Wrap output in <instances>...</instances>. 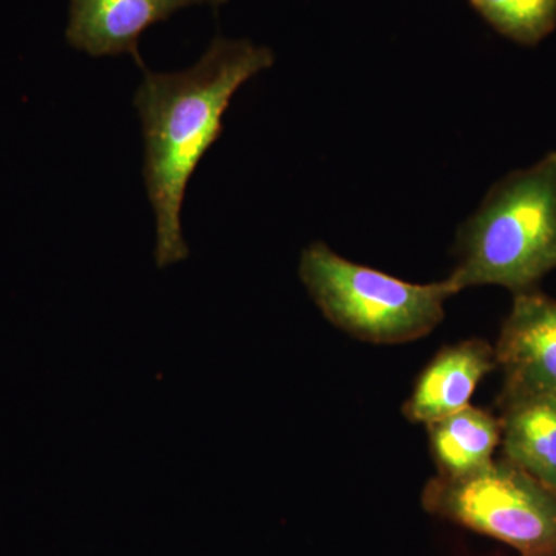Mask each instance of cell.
Listing matches in <instances>:
<instances>
[{
  "label": "cell",
  "instance_id": "obj_1",
  "mask_svg": "<svg viewBox=\"0 0 556 556\" xmlns=\"http://www.w3.org/2000/svg\"><path fill=\"white\" fill-rule=\"evenodd\" d=\"M268 47L217 36L195 65L182 72L142 70L134 104L144 137V182L156 223L160 269L185 262L189 247L181 229L186 190L197 167L225 131L223 116L233 94L273 67Z\"/></svg>",
  "mask_w": 556,
  "mask_h": 556
},
{
  "label": "cell",
  "instance_id": "obj_8",
  "mask_svg": "<svg viewBox=\"0 0 556 556\" xmlns=\"http://www.w3.org/2000/svg\"><path fill=\"white\" fill-rule=\"evenodd\" d=\"M503 459L556 492V397L497 401Z\"/></svg>",
  "mask_w": 556,
  "mask_h": 556
},
{
  "label": "cell",
  "instance_id": "obj_2",
  "mask_svg": "<svg viewBox=\"0 0 556 556\" xmlns=\"http://www.w3.org/2000/svg\"><path fill=\"white\" fill-rule=\"evenodd\" d=\"M457 292L495 285L514 295L538 291L556 269V152L492 186L457 230Z\"/></svg>",
  "mask_w": 556,
  "mask_h": 556
},
{
  "label": "cell",
  "instance_id": "obj_5",
  "mask_svg": "<svg viewBox=\"0 0 556 556\" xmlns=\"http://www.w3.org/2000/svg\"><path fill=\"white\" fill-rule=\"evenodd\" d=\"M514 298L495 346L504 375L497 401L556 397V300L540 291Z\"/></svg>",
  "mask_w": 556,
  "mask_h": 556
},
{
  "label": "cell",
  "instance_id": "obj_9",
  "mask_svg": "<svg viewBox=\"0 0 556 556\" xmlns=\"http://www.w3.org/2000/svg\"><path fill=\"white\" fill-rule=\"evenodd\" d=\"M438 477H473L495 463L501 444V420L484 408L468 407L427 424Z\"/></svg>",
  "mask_w": 556,
  "mask_h": 556
},
{
  "label": "cell",
  "instance_id": "obj_10",
  "mask_svg": "<svg viewBox=\"0 0 556 556\" xmlns=\"http://www.w3.org/2000/svg\"><path fill=\"white\" fill-rule=\"evenodd\" d=\"M500 35L536 46L556 27V0H468Z\"/></svg>",
  "mask_w": 556,
  "mask_h": 556
},
{
  "label": "cell",
  "instance_id": "obj_4",
  "mask_svg": "<svg viewBox=\"0 0 556 556\" xmlns=\"http://www.w3.org/2000/svg\"><path fill=\"white\" fill-rule=\"evenodd\" d=\"M434 517L517 548L521 556H556V492L506 459L473 477H437L420 497Z\"/></svg>",
  "mask_w": 556,
  "mask_h": 556
},
{
  "label": "cell",
  "instance_id": "obj_3",
  "mask_svg": "<svg viewBox=\"0 0 556 556\" xmlns=\"http://www.w3.org/2000/svg\"><path fill=\"white\" fill-rule=\"evenodd\" d=\"M299 277L325 317L353 338L379 345L413 342L445 316L452 281L412 283L357 265L316 241L303 249Z\"/></svg>",
  "mask_w": 556,
  "mask_h": 556
},
{
  "label": "cell",
  "instance_id": "obj_7",
  "mask_svg": "<svg viewBox=\"0 0 556 556\" xmlns=\"http://www.w3.org/2000/svg\"><path fill=\"white\" fill-rule=\"evenodd\" d=\"M497 368L495 348L482 339L442 348L420 371L402 412L409 422L430 424L470 405L482 379Z\"/></svg>",
  "mask_w": 556,
  "mask_h": 556
},
{
  "label": "cell",
  "instance_id": "obj_6",
  "mask_svg": "<svg viewBox=\"0 0 556 556\" xmlns=\"http://www.w3.org/2000/svg\"><path fill=\"white\" fill-rule=\"evenodd\" d=\"M228 0H70L65 38L73 49L93 58L130 54L144 70L139 38L142 33L192 5L218 9Z\"/></svg>",
  "mask_w": 556,
  "mask_h": 556
}]
</instances>
